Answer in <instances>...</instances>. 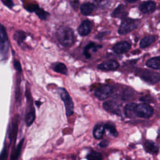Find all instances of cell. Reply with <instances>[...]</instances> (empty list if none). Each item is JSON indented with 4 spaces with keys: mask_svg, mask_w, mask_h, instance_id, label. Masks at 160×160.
<instances>
[{
    "mask_svg": "<svg viewBox=\"0 0 160 160\" xmlns=\"http://www.w3.org/2000/svg\"><path fill=\"white\" fill-rule=\"evenodd\" d=\"M153 108L146 103L136 104L134 102L128 104L124 107V114L128 118L139 117L149 118L153 114Z\"/></svg>",
    "mask_w": 160,
    "mask_h": 160,
    "instance_id": "obj_1",
    "label": "cell"
},
{
    "mask_svg": "<svg viewBox=\"0 0 160 160\" xmlns=\"http://www.w3.org/2000/svg\"><path fill=\"white\" fill-rule=\"evenodd\" d=\"M56 38L61 45L64 47H71L75 41L73 30L67 26L60 27L56 32Z\"/></svg>",
    "mask_w": 160,
    "mask_h": 160,
    "instance_id": "obj_2",
    "label": "cell"
},
{
    "mask_svg": "<svg viewBox=\"0 0 160 160\" xmlns=\"http://www.w3.org/2000/svg\"><path fill=\"white\" fill-rule=\"evenodd\" d=\"M9 40L5 27L0 23V57L3 61L8 59Z\"/></svg>",
    "mask_w": 160,
    "mask_h": 160,
    "instance_id": "obj_3",
    "label": "cell"
},
{
    "mask_svg": "<svg viewBox=\"0 0 160 160\" xmlns=\"http://www.w3.org/2000/svg\"><path fill=\"white\" fill-rule=\"evenodd\" d=\"M58 92L60 95V97L64 103L66 112L67 116H71L74 112V104L70 96L67 91L62 88L58 89Z\"/></svg>",
    "mask_w": 160,
    "mask_h": 160,
    "instance_id": "obj_4",
    "label": "cell"
},
{
    "mask_svg": "<svg viewBox=\"0 0 160 160\" xmlns=\"http://www.w3.org/2000/svg\"><path fill=\"white\" fill-rule=\"evenodd\" d=\"M139 73V76L145 81L154 84L159 81V74L156 72L149 71L147 69H138V71L136 72Z\"/></svg>",
    "mask_w": 160,
    "mask_h": 160,
    "instance_id": "obj_5",
    "label": "cell"
},
{
    "mask_svg": "<svg viewBox=\"0 0 160 160\" xmlns=\"http://www.w3.org/2000/svg\"><path fill=\"white\" fill-rule=\"evenodd\" d=\"M137 27V22L135 19L126 18L121 22L119 29L118 33L121 35L126 34Z\"/></svg>",
    "mask_w": 160,
    "mask_h": 160,
    "instance_id": "obj_6",
    "label": "cell"
},
{
    "mask_svg": "<svg viewBox=\"0 0 160 160\" xmlns=\"http://www.w3.org/2000/svg\"><path fill=\"white\" fill-rule=\"evenodd\" d=\"M113 88L109 85H102L97 88L94 91L95 96L99 100H104L108 98L112 93Z\"/></svg>",
    "mask_w": 160,
    "mask_h": 160,
    "instance_id": "obj_7",
    "label": "cell"
},
{
    "mask_svg": "<svg viewBox=\"0 0 160 160\" xmlns=\"http://www.w3.org/2000/svg\"><path fill=\"white\" fill-rule=\"evenodd\" d=\"M103 108L106 111L111 113L121 115V109L120 105L115 101H108L103 103Z\"/></svg>",
    "mask_w": 160,
    "mask_h": 160,
    "instance_id": "obj_8",
    "label": "cell"
},
{
    "mask_svg": "<svg viewBox=\"0 0 160 160\" xmlns=\"http://www.w3.org/2000/svg\"><path fill=\"white\" fill-rule=\"evenodd\" d=\"M119 66V63L112 59L106 61L98 65V68L102 71H114L116 70Z\"/></svg>",
    "mask_w": 160,
    "mask_h": 160,
    "instance_id": "obj_9",
    "label": "cell"
},
{
    "mask_svg": "<svg viewBox=\"0 0 160 160\" xmlns=\"http://www.w3.org/2000/svg\"><path fill=\"white\" fill-rule=\"evenodd\" d=\"M131 48V44L127 41H121L117 42L112 47L113 51L118 54H122L127 52Z\"/></svg>",
    "mask_w": 160,
    "mask_h": 160,
    "instance_id": "obj_10",
    "label": "cell"
},
{
    "mask_svg": "<svg viewBox=\"0 0 160 160\" xmlns=\"http://www.w3.org/2000/svg\"><path fill=\"white\" fill-rule=\"evenodd\" d=\"M92 22L89 20L83 21L78 28V33L81 36H85L88 35L92 29Z\"/></svg>",
    "mask_w": 160,
    "mask_h": 160,
    "instance_id": "obj_11",
    "label": "cell"
},
{
    "mask_svg": "<svg viewBox=\"0 0 160 160\" xmlns=\"http://www.w3.org/2000/svg\"><path fill=\"white\" fill-rule=\"evenodd\" d=\"M139 9L142 13H151L156 9V3L152 1H145L139 5Z\"/></svg>",
    "mask_w": 160,
    "mask_h": 160,
    "instance_id": "obj_12",
    "label": "cell"
},
{
    "mask_svg": "<svg viewBox=\"0 0 160 160\" xmlns=\"http://www.w3.org/2000/svg\"><path fill=\"white\" fill-rule=\"evenodd\" d=\"M126 7L123 4H119L112 12V16L116 18H125L128 15Z\"/></svg>",
    "mask_w": 160,
    "mask_h": 160,
    "instance_id": "obj_13",
    "label": "cell"
},
{
    "mask_svg": "<svg viewBox=\"0 0 160 160\" xmlns=\"http://www.w3.org/2000/svg\"><path fill=\"white\" fill-rule=\"evenodd\" d=\"M102 47V46L100 45H96L93 42H89L88 45H86L84 47V51H83V54L84 55V56L87 58V59H89L91 57V50H92V52H94L97 51V49L99 48Z\"/></svg>",
    "mask_w": 160,
    "mask_h": 160,
    "instance_id": "obj_14",
    "label": "cell"
},
{
    "mask_svg": "<svg viewBox=\"0 0 160 160\" xmlns=\"http://www.w3.org/2000/svg\"><path fill=\"white\" fill-rule=\"evenodd\" d=\"M27 34L25 32L21 30L16 31L13 34V39L16 41L17 44L20 46L22 47L24 40L26 39Z\"/></svg>",
    "mask_w": 160,
    "mask_h": 160,
    "instance_id": "obj_15",
    "label": "cell"
},
{
    "mask_svg": "<svg viewBox=\"0 0 160 160\" xmlns=\"http://www.w3.org/2000/svg\"><path fill=\"white\" fill-rule=\"evenodd\" d=\"M18 116H16L12 121V129L10 133V139L11 141H16L17 133H18Z\"/></svg>",
    "mask_w": 160,
    "mask_h": 160,
    "instance_id": "obj_16",
    "label": "cell"
},
{
    "mask_svg": "<svg viewBox=\"0 0 160 160\" xmlns=\"http://www.w3.org/2000/svg\"><path fill=\"white\" fill-rule=\"evenodd\" d=\"M95 8V6L94 4L91 2H86L82 4L81 6L80 10L82 14L84 16H88L91 14V12L94 11Z\"/></svg>",
    "mask_w": 160,
    "mask_h": 160,
    "instance_id": "obj_17",
    "label": "cell"
},
{
    "mask_svg": "<svg viewBox=\"0 0 160 160\" xmlns=\"http://www.w3.org/2000/svg\"><path fill=\"white\" fill-rule=\"evenodd\" d=\"M156 41V36L154 35L147 36L144 37L140 41L139 47L141 48H145L150 46Z\"/></svg>",
    "mask_w": 160,
    "mask_h": 160,
    "instance_id": "obj_18",
    "label": "cell"
},
{
    "mask_svg": "<svg viewBox=\"0 0 160 160\" xmlns=\"http://www.w3.org/2000/svg\"><path fill=\"white\" fill-rule=\"evenodd\" d=\"M146 65L149 68L159 69L160 66V57L156 56L148 59L146 62Z\"/></svg>",
    "mask_w": 160,
    "mask_h": 160,
    "instance_id": "obj_19",
    "label": "cell"
},
{
    "mask_svg": "<svg viewBox=\"0 0 160 160\" xmlns=\"http://www.w3.org/2000/svg\"><path fill=\"white\" fill-rule=\"evenodd\" d=\"M144 148L147 152L157 154L159 151V147L152 141H148L144 144Z\"/></svg>",
    "mask_w": 160,
    "mask_h": 160,
    "instance_id": "obj_20",
    "label": "cell"
},
{
    "mask_svg": "<svg viewBox=\"0 0 160 160\" xmlns=\"http://www.w3.org/2000/svg\"><path fill=\"white\" fill-rule=\"evenodd\" d=\"M104 125L102 124H96L93 129V136L95 138L99 139H101L103 136L104 132Z\"/></svg>",
    "mask_w": 160,
    "mask_h": 160,
    "instance_id": "obj_21",
    "label": "cell"
},
{
    "mask_svg": "<svg viewBox=\"0 0 160 160\" xmlns=\"http://www.w3.org/2000/svg\"><path fill=\"white\" fill-rule=\"evenodd\" d=\"M23 142H24V139H22L19 142V144L17 145V146L14 149L13 151L12 152L10 160H16L19 158L21 152Z\"/></svg>",
    "mask_w": 160,
    "mask_h": 160,
    "instance_id": "obj_22",
    "label": "cell"
},
{
    "mask_svg": "<svg viewBox=\"0 0 160 160\" xmlns=\"http://www.w3.org/2000/svg\"><path fill=\"white\" fill-rule=\"evenodd\" d=\"M52 68L55 72L61 73L64 75L67 74V72H68L67 68L66 65L62 62H57L54 64Z\"/></svg>",
    "mask_w": 160,
    "mask_h": 160,
    "instance_id": "obj_23",
    "label": "cell"
},
{
    "mask_svg": "<svg viewBox=\"0 0 160 160\" xmlns=\"http://www.w3.org/2000/svg\"><path fill=\"white\" fill-rule=\"evenodd\" d=\"M35 119V112L34 110V108L32 106L30 108V109L27 112L25 118V121L27 126H29L32 124V123L34 122V120Z\"/></svg>",
    "mask_w": 160,
    "mask_h": 160,
    "instance_id": "obj_24",
    "label": "cell"
},
{
    "mask_svg": "<svg viewBox=\"0 0 160 160\" xmlns=\"http://www.w3.org/2000/svg\"><path fill=\"white\" fill-rule=\"evenodd\" d=\"M23 6H24V8L30 12H34L39 8V5L36 3H29V2H24L23 3Z\"/></svg>",
    "mask_w": 160,
    "mask_h": 160,
    "instance_id": "obj_25",
    "label": "cell"
},
{
    "mask_svg": "<svg viewBox=\"0 0 160 160\" xmlns=\"http://www.w3.org/2000/svg\"><path fill=\"white\" fill-rule=\"evenodd\" d=\"M34 12L39 17V18L42 20H46L49 16V13L41 8H39Z\"/></svg>",
    "mask_w": 160,
    "mask_h": 160,
    "instance_id": "obj_26",
    "label": "cell"
},
{
    "mask_svg": "<svg viewBox=\"0 0 160 160\" xmlns=\"http://www.w3.org/2000/svg\"><path fill=\"white\" fill-rule=\"evenodd\" d=\"M86 158L88 160H102V156L99 152L92 151L87 155Z\"/></svg>",
    "mask_w": 160,
    "mask_h": 160,
    "instance_id": "obj_27",
    "label": "cell"
},
{
    "mask_svg": "<svg viewBox=\"0 0 160 160\" xmlns=\"http://www.w3.org/2000/svg\"><path fill=\"white\" fill-rule=\"evenodd\" d=\"M104 129H108L109 131V132L111 134H112L114 136H118V131H117L115 126L113 124H112L111 123H109V122L106 123L104 125Z\"/></svg>",
    "mask_w": 160,
    "mask_h": 160,
    "instance_id": "obj_28",
    "label": "cell"
},
{
    "mask_svg": "<svg viewBox=\"0 0 160 160\" xmlns=\"http://www.w3.org/2000/svg\"><path fill=\"white\" fill-rule=\"evenodd\" d=\"M13 66L14 69L18 72H22V67L21 64L19 62V61L17 59H14L13 61Z\"/></svg>",
    "mask_w": 160,
    "mask_h": 160,
    "instance_id": "obj_29",
    "label": "cell"
},
{
    "mask_svg": "<svg viewBox=\"0 0 160 160\" xmlns=\"http://www.w3.org/2000/svg\"><path fill=\"white\" fill-rule=\"evenodd\" d=\"M1 1L5 6H6L8 8H9L10 9H12V8L14 6V4L12 0H1Z\"/></svg>",
    "mask_w": 160,
    "mask_h": 160,
    "instance_id": "obj_30",
    "label": "cell"
},
{
    "mask_svg": "<svg viewBox=\"0 0 160 160\" xmlns=\"http://www.w3.org/2000/svg\"><path fill=\"white\" fill-rule=\"evenodd\" d=\"M140 100L141 101H143V102H151V98L149 96H144L142 98H141L140 99Z\"/></svg>",
    "mask_w": 160,
    "mask_h": 160,
    "instance_id": "obj_31",
    "label": "cell"
},
{
    "mask_svg": "<svg viewBox=\"0 0 160 160\" xmlns=\"http://www.w3.org/2000/svg\"><path fill=\"white\" fill-rule=\"evenodd\" d=\"M108 141H106V140H103L102 141H101L99 144V146L101 148H104V147H106L108 145Z\"/></svg>",
    "mask_w": 160,
    "mask_h": 160,
    "instance_id": "obj_32",
    "label": "cell"
},
{
    "mask_svg": "<svg viewBox=\"0 0 160 160\" xmlns=\"http://www.w3.org/2000/svg\"><path fill=\"white\" fill-rule=\"evenodd\" d=\"M106 1V0H95V1H96V2H98V4H100V3H101L102 2H104V1Z\"/></svg>",
    "mask_w": 160,
    "mask_h": 160,
    "instance_id": "obj_33",
    "label": "cell"
},
{
    "mask_svg": "<svg viewBox=\"0 0 160 160\" xmlns=\"http://www.w3.org/2000/svg\"><path fill=\"white\" fill-rule=\"evenodd\" d=\"M36 105L38 106V107H39V105L41 104V102L40 101H36Z\"/></svg>",
    "mask_w": 160,
    "mask_h": 160,
    "instance_id": "obj_34",
    "label": "cell"
},
{
    "mask_svg": "<svg viewBox=\"0 0 160 160\" xmlns=\"http://www.w3.org/2000/svg\"><path fill=\"white\" fill-rule=\"evenodd\" d=\"M128 2H135V1H136L137 0H126Z\"/></svg>",
    "mask_w": 160,
    "mask_h": 160,
    "instance_id": "obj_35",
    "label": "cell"
}]
</instances>
